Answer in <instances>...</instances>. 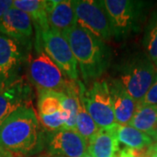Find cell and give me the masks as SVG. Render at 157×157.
<instances>
[{"label": "cell", "instance_id": "cell-3", "mask_svg": "<svg viewBox=\"0 0 157 157\" xmlns=\"http://www.w3.org/2000/svg\"><path fill=\"white\" fill-rule=\"evenodd\" d=\"M157 67L147 55H135L118 69V80L134 100L140 103L156 76Z\"/></svg>", "mask_w": 157, "mask_h": 157}, {"label": "cell", "instance_id": "cell-25", "mask_svg": "<svg viewBox=\"0 0 157 157\" xmlns=\"http://www.w3.org/2000/svg\"><path fill=\"white\" fill-rule=\"evenodd\" d=\"M150 151H151L150 157H157V142L153 143L150 146Z\"/></svg>", "mask_w": 157, "mask_h": 157}, {"label": "cell", "instance_id": "cell-28", "mask_svg": "<svg viewBox=\"0 0 157 157\" xmlns=\"http://www.w3.org/2000/svg\"><path fill=\"white\" fill-rule=\"evenodd\" d=\"M40 157H47V156H40Z\"/></svg>", "mask_w": 157, "mask_h": 157}, {"label": "cell", "instance_id": "cell-19", "mask_svg": "<svg viewBox=\"0 0 157 157\" xmlns=\"http://www.w3.org/2000/svg\"><path fill=\"white\" fill-rule=\"evenodd\" d=\"M62 92L38 90V116L51 115L62 111Z\"/></svg>", "mask_w": 157, "mask_h": 157}, {"label": "cell", "instance_id": "cell-24", "mask_svg": "<svg viewBox=\"0 0 157 157\" xmlns=\"http://www.w3.org/2000/svg\"><path fill=\"white\" fill-rule=\"evenodd\" d=\"M13 6L12 0H0V19L5 15L6 11Z\"/></svg>", "mask_w": 157, "mask_h": 157}, {"label": "cell", "instance_id": "cell-4", "mask_svg": "<svg viewBox=\"0 0 157 157\" xmlns=\"http://www.w3.org/2000/svg\"><path fill=\"white\" fill-rule=\"evenodd\" d=\"M34 48L35 54L30 59L28 66L30 81L38 90L64 92L70 79L45 52L38 38H35Z\"/></svg>", "mask_w": 157, "mask_h": 157}, {"label": "cell", "instance_id": "cell-11", "mask_svg": "<svg viewBox=\"0 0 157 157\" xmlns=\"http://www.w3.org/2000/svg\"><path fill=\"white\" fill-rule=\"evenodd\" d=\"M48 150L53 156L83 157L87 152V141L76 130L61 128L52 134Z\"/></svg>", "mask_w": 157, "mask_h": 157}, {"label": "cell", "instance_id": "cell-17", "mask_svg": "<svg viewBox=\"0 0 157 157\" xmlns=\"http://www.w3.org/2000/svg\"><path fill=\"white\" fill-rule=\"evenodd\" d=\"M129 126L157 140V106L139 103Z\"/></svg>", "mask_w": 157, "mask_h": 157}, {"label": "cell", "instance_id": "cell-21", "mask_svg": "<svg viewBox=\"0 0 157 157\" xmlns=\"http://www.w3.org/2000/svg\"><path fill=\"white\" fill-rule=\"evenodd\" d=\"M146 54L157 67V12H155L147 25L143 37Z\"/></svg>", "mask_w": 157, "mask_h": 157}, {"label": "cell", "instance_id": "cell-7", "mask_svg": "<svg viewBox=\"0 0 157 157\" xmlns=\"http://www.w3.org/2000/svg\"><path fill=\"white\" fill-rule=\"evenodd\" d=\"M35 38L39 39L45 52L60 68L62 73L69 79L78 80V63L64 34L49 27L36 33Z\"/></svg>", "mask_w": 157, "mask_h": 157}, {"label": "cell", "instance_id": "cell-15", "mask_svg": "<svg viewBox=\"0 0 157 157\" xmlns=\"http://www.w3.org/2000/svg\"><path fill=\"white\" fill-rule=\"evenodd\" d=\"M115 124L108 128H101L87 142V153L93 157H114L120 149Z\"/></svg>", "mask_w": 157, "mask_h": 157}, {"label": "cell", "instance_id": "cell-10", "mask_svg": "<svg viewBox=\"0 0 157 157\" xmlns=\"http://www.w3.org/2000/svg\"><path fill=\"white\" fill-rule=\"evenodd\" d=\"M25 46L27 45L0 34V78L6 83L20 78L18 73L25 59Z\"/></svg>", "mask_w": 157, "mask_h": 157}, {"label": "cell", "instance_id": "cell-27", "mask_svg": "<svg viewBox=\"0 0 157 157\" xmlns=\"http://www.w3.org/2000/svg\"><path fill=\"white\" fill-rule=\"evenodd\" d=\"M52 157H62V156H52Z\"/></svg>", "mask_w": 157, "mask_h": 157}, {"label": "cell", "instance_id": "cell-29", "mask_svg": "<svg viewBox=\"0 0 157 157\" xmlns=\"http://www.w3.org/2000/svg\"><path fill=\"white\" fill-rule=\"evenodd\" d=\"M0 157H2V156H1V155H0Z\"/></svg>", "mask_w": 157, "mask_h": 157}, {"label": "cell", "instance_id": "cell-14", "mask_svg": "<svg viewBox=\"0 0 157 157\" xmlns=\"http://www.w3.org/2000/svg\"><path fill=\"white\" fill-rule=\"evenodd\" d=\"M47 17L49 27L61 33L77 25V18L71 0L49 1Z\"/></svg>", "mask_w": 157, "mask_h": 157}, {"label": "cell", "instance_id": "cell-20", "mask_svg": "<svg viewBox=\"0 0 157 157\" xmlns=\"http://www.w3.org/2000/svg\"><path fill=\"white\" fill-rule=\"evenodd\" d=\"M100 129V127L94 122L93 118L86 111L83 102L80 101L79 110L76 121V131L88 142Z\"/></svg>", "mask_w": 157, "mask_h": 157}, {"label": "cell", "instance_id": "cell-13", "mask_svg": "<svg viewBox=\"0 0 157 157\" xmlns=\"http://www.w3.org/2000/svg\"><path fill=\"white\" fill-rule=\"evenodd\" d=\"M107 81L116 122L119 125H129L139 103L127 93L117 78H110Z\"/></svg>", "mask_w": 157, "mask_h": 157}, {"label": "cell", "instance_id": "cell-8", "mask_svg": "<svg viewBox=\"0 0 157 157\" xmlns=\"http://www.w3.org/2000/svg\"><path fill=\"white\" fill-rule=\"evenodd\" d=\"M104 6L112 23L114 38L125 39L137 32L144 4L131 0H104Z\"/></svg>", "mask_w": 157, "mask_h": 157}, {"label": "cell", "instance_id": "cell-2", "mask_svg": "<svg viewBox=\"0 0 157 157\" xmlns=\"http://www.w3.org/2000/svg\"><path fill=\"white\" fill-rule=\"evenodd\" d=\"M86 84L101 78L110 67L111 48L104 40L76 25L64 33Z\"/></svg>", "mask_w": 157, "mask_h": 157}, {"label": "cell", "instance_id": "cell-1", "mask_svg": "<svg viewBox=\"0 0 157 157\" xmlns=\"http://www.w3.org/2000/svg\"><path fill=\"white\" fill-rule=\"evenodd\" d=\"M43 134L33 107H23L0 125V155L6 157L33 155L41 150Z\"/></svg>", "mask_w": 157, "mask_h": 157}, {"label": "cell", "instance_id": "cell-9", "mask_svg": "<svg viewBox=\"0 0 157 157\" xmlns=\"http://www.w3.org/2000/svg\"><path fill=\"white\" fill-rule=\"evenodd\" d=\"M33 107L32 89L20 77L0 89V125L23 107Z\"/></svg>", "mask_w": 157, "mask_h": 157}, {"label": "cell", "instance_id": "cell-12", "mask_svg": "<svg viewBox=\"0 0 157 157\" xmlns=\"http://www.w3.org/2000/svg\"><path fill=\"white\" fill-rule=\"evenodd\" d=\"M0 34L29 45L33 36V23L25 12L11 7L0 19Z\"/></svg>", "mask_w": 157, "mask_h": 157}, {"label": "cell", "instance_id": "cell-18", "mask_svg": "<svg viewBox=\"0 0 157 157\" xmlns=\"http://www.w3.org/2000/svg\"><path fill=\"white\" fill-rule=\"evenodd\" d=\"M116 134L119 143L131 149H141L153 144L150 136L129 125H117Z\"/></svg>", "mask_w": 157, "mask_h": 157}, {"label": "cell", "instance_id": "cell-22", "mask_svg": "<svg viewBox=\"0 0 157 157\" xmlns=\"http://www.w3.org/2000/svg\"><path fill=\"white\" fill-rule=\"evenodd\" d=\"M39 123L41 126L50 132H56L64 128L65 126V115L63 110L56 113L51 114V115H43V116H38Z\"/></svg>", "mask_w": 157, "mask_h": 157}, {"label": "cell", "instance_id": "cell-23", "mask_svg": "<svg viewBox=\"0 0 157 157\" xmlns=\"http://www.w3.org/2000/svg\"><path fill=\"white\" fill-rule=\"evenodd\" d=\"M140 103L145 105L157 106V73L150 88Z\"/></svg>", "mask_w": 157, "mask_h": 157}, {"label": "cell", "instance_id": "cell-5", "mask_svg": "<svg viewBox=\"0 0 157 157\" xmlns=\"http://www.w3.org/2000/svg\"><path fill=\"white\" fill-rule=\"evenodd\" d=\"M79 99L100 128H108L117 124L107 79H97L87 89L79 81Z\"/></svg>", "mask_w": 157, "mask_h": 157}, {"label": "cell", "instance_id": "cell-6", "mask_svg": "<svg viewBox=\"0 0 157 157\" xmlns=\"http://www.w3.org/2000/svg\"><path fill=\"white\" fill-rule=\"evenodd\" d=\"M72 4L78 25L104 41L114 38L112 23L103 0H74Z\"/></svg>", "mask_w": 157, "mask_h": 157}, {"label": "cell", "instance_id": "cell-16", "mask_svg": "<svg viewBox=\"0 0 157 157\" xmlns=\"http://www.w3.org/2000/svg\"><path fill=\"white\" fill-rule=\"evenodd\" d=\"M47 0H14L12 7L25 12L35 26V32L40 33L49 28L47 11H48Z\"/></svg>", "mask_w": 157, "mask_h": 157}, {"label": "cell", "instance_id": "cell-26", "mask_svg": "<svg viewBox=\"0 0 157 157\" xmlns=\"http://www.w3.org/2000/svg\"><path fill=\"white\" fill-rule=\"evenodd\" d=\"M83 157H93V156H92V155H90L89 153H87V152H86V154L84 155V156H83Z\"/></svg>", "mask_w": 157, "mask_h": 157}]
</instances>
